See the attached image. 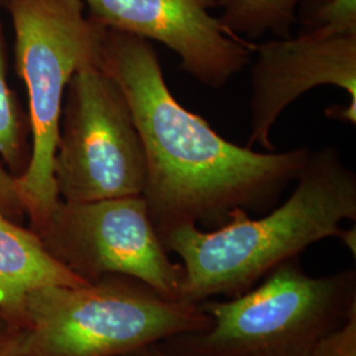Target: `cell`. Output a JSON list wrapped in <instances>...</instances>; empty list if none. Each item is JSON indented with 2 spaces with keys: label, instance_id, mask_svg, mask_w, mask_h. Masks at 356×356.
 <instances>
[{
  "label": "cell",
  "instance_id": "cell-1",
  "mask_svg": "<svg viewBox=\"0 0 356 356\" xmlns=\"http://www.w3.org/2000/svg\"><path fill=\"white\" fill-rule=\"evenodd\" d=\"M101 66L126 95L147 160L143 197L159 236L181 225L213 229L234 210L266 211L307 161L310 149L256 152L223 139L178 102L145 38L106 29Z\"/></svg>",
  "mask_w": 356,
  "mask_h": 356
},
{
  "label": "cell",
  "instance_id": "cell-2",
  "mask_svg": "<svg viewBox=\"0 0 356 356\" xmlns=\"http://www.w3.org/2000/svg\"><path fill=\"white\" fill-rule=\"evenodd\" d=\"M284 204L260 218L236 209L222 226L181 225L160 236L184 269L181 300L201 304L216 296L250 291L282 263L327 238H338L344 220H356V176L339 151H312Z\"/></svg>",
  "mask_w": 356,
  "mask_h": 356
},
{
  "label": "cell",
  "instance_id": "cell-3",
  "mask_svg": "<svg viewBox=\"0 0 356 356\" xmlns=\"http://www.w3.org/2000/svg\"><path fill=\"white\" fill-rule=\"evenodd\" d=\"M210 318L159 344L175 356H312L356 314V270L307 275L298 257L272 269L254 288L201 302Z\"/></svg>",
  "mask_w": 356,
  "mask_h": 356
},
{
  "label": "cell",
  "instance_id": "cell-4",
  "mask_svg": "<svg viewBox=\"0 0 356 356\" xmlns=\"http://www.w3.org/2000/svg\"><path fill=\"white\" fill-rule=\"evenodd\" d=\"M209 326L200 304L126 276L40 288L26 297L20 323L26 356H126Z\"/></svg>",
  "mask_w": 356,
  "mask_h": 356
},
{
  "label": "cell",
  "instance_id": "cell-5",
  "mask_svg": "<svg viewBox=\"0 0 356 356\" xmlns=\"http://www.w3.org/2000/svg\"><path fill=\"white\" fill-rule=\"evenodd\" d=\"M15 31L17 74L26 85L32 138L29 160L16 177L33 227L58 204L53 161L65 92L78 70L101 65L104 26L85 15L82 0H7Z\"/></svg>",
  "mask_w": 356,
  "mask_h": 356
},
{
  "label": "cell",
  "instance_id": "cell-6",
  "mask_svg": "<svg viewBox=\"0 0 356 356\" xmlns=\"http://www.w3.org/2000/svg\"><path fill=\"white\" fill-rule=\"evenodd\" d=\"M65 202L143 195L147 160L126 95L101 65L72 76L53 161Z\"/></svg>",
  "mask_w": 356,
  "mask_h": 356
},
{
  "label": "cell",
  "instance_id": "cell-7",
  "mask_svg": "<svg viewBox=\"0 0 356 356\" xmlns=\"http://www.w3.org/2000/svg\"><path fill=\"white\" fill-rule=\"evenodd\" d=\"M33 231L58 261L86 282L126 276L181 300L184 269L164 248L143 195L94 202L60 200Z\"/></svg>",
  "mask_w": 356,
  "mask_h": 356
},
{
  "label": "cell",
  "instance_id": "cell-8",
  "mask_svg": "<svg viewBox=\"0 0 356 356\" xmlns=\"http://www.w3.org/2000/svg\"><path fill=\"white\" fill-rule=\"evenodd\" d=\"M101 26L164 44L195 81L220 89L251 63L254 44L211 15L216 0H82Z\"/></svg>",
  "mask_w": 356,
  "mask_h": 356
},
{
  "label": "cell",
  "instance_id": "cell-9",
  "mask_svg": "<svg viewBox=\"0 0 356 356\" xmlns=\"http://www.w3.org/2000/svg\"><path fill=\"white\" fill-rule=\"evenodd\" d=\"M252 66L251 135L245 147L260 145L275 151L270 131L280 115L294 101L318 86L346 90L350 103L325 111L332 120L356 124V36H314L273 38L254 45Z\"/></svg>",
  "mask_w": 356,
  "mask_h": 356
},
{
  "label": "cell",
  "instance_id": "cell-10",
  "mask_svg": "<svg viewBox=\"0 0 356 356\" xmlns=\"http://www.w3.org/2000/svg\"><path fill=\"white\" fill-rule=\"evenodd\" d=\"M89 284L47 250L38 234L0 213V316L10 327L22 323L26 297L44 286Z\"/></svg>",
  "mask_w": 356,
  "mask_h": 356
},
{
  "label": "cell",
  "instance_id": "cell-11",
  "mask_svg": "<svg viewBox=\"0 0 356 356\" xmlns=\"http://www.w3.org/2000/svg\"><path fill=\"white\" fill-rule=\"evenodd\" d=\"M326 0H216L220 8L219 22L229 33L244 40H254L270 33L276 38H292L298 23V10L304 4Z\"/></svg>",
  "mask_w": 356,
  "mask_h": 356
},
{
  "label": "cell",
  "instance_id": "cell-12",
  "mask_svg": "<svg viewBox=\"0 0 356 356\" xmlns=\"http://www.w3.org/2000/svg\"><path fill=\"white\" fill-rule=\"evenodd\" d=\"M6 45L0 24V164L8 166L17 177L26 169L29 160L26 136L29 123L20 111L17 101L7 81Z\"/></svg>",
  "mask_w": 356,
  "mask_h": 356
},
{
  "label": "cell",
  "instance_id": "cell-13",
  "mask_svg": "<svg viewBox=\"0 0 356 356\" xmlns=\"http://www.w3.org/2000/svg\"><path fill=\"white\" fill-rule=\"evenodd\" d=\"M302 32L314 36H356V0H326L298 10Z\"/></svg>",
  "mask_w": 356,
  "mask_h": 356
},
{
  "label": "cell",
  "instance_id": "cell-14",
  "mask_svg": "<svg viewBox=\"0 0 356 356\" xmlns=\"http://www.w3.org/2000/svg\"><path fill=\"white\" fill-rule=\"evenodd\" d=\"M312 356H356V314L323 339Z\"/></svg>",
  "mask_w": 356,
  "mask_h": 356
},
{
  "label": "cell",
  "instance_id": "cell-15",
  "mask_svg": "<svg viewBox=\"0 0 356 356\" xmlns=\"http://www.w3.org/2000/svg\"><path fill=\"white\" fill-rule=\"evenodd\" d=\"M0 213L16 219L26 214L24 204L16 184V177L0 164Z\"/></svg>",
  "mask_w": 356,
  "mask_h": 356
},
{
  "label": "cell",
  "instance_id": "cell-16",
  "mask_svg": "<svg viewBox=\"0 0 356 356\" xmlns=\"http://www.w3.org/2000/svg\"><path fill=\"white\" fill-rule=\"evenodd\" d=\"M0 356H26V331L20 327L0 331Z\"/></svg>",
  "mask_w": 356,
  "mask_h": 356
},
{
  "label": "cell",
  "instance_id": "cell-17",
  "mask_svg": "<svg viewBox=\"0 0 356 356\" xmlns=\"http://www.w3.org/2000/svg\"><path fill=\"white\" fill-rule=\"evenodd\" d=\"M338 239L343 243L344 245L353 252V256H356V229L355 227L348 229H341Z\"/></svg>",
  "mask_w": 356,
  "mask_h": 356
},
{
  "label": "cell",
  "instance_id": "cell-18",
  "mask_svg": "<svg viewBox=\"0 0 356 356\" xmlns=\"http://www.w3.org/2000/svg\"><path fill=\"white\" fill-rule=\"evenodd\" d=\"M126 356H175L172 354H169L168 351H165L164 348H161L159 344H153L149 347H145V348H141L132 354H128Z\"/></svg>",
  "mask_w": 356,
  "mask_h": 356
},
{
  "label": "cell",
  "instance_id": "cell-19",
  "mask_svg": "<svg viewBox=\"0 0 356 356\" xmlns=\"http://www.w3.org/2000/svg\"><path fill=\"white\" fill-rule=\"evenodd\" d=\"M7 329H11V327L8 326V323L6 322V319L0 316V331L7 330Z\"/></svg>",
  "mask_w": 356,
  "mask_h": 356
},
{
  "label": "cell",
  "instance_id": "cell-20",
  "mask_svg": "<svg viewBox=\"0 0 356 356\" xmlns=\"http://www.w3.org/2000/svg\"><path fill=\"white\" fill-rule=\"evenodd\" d=\"M6 3H7V0H0V6H1V7H4Z\"/></svg>",
  "mask_w": 356,
  "mask_h": 356
}]
</instances>
